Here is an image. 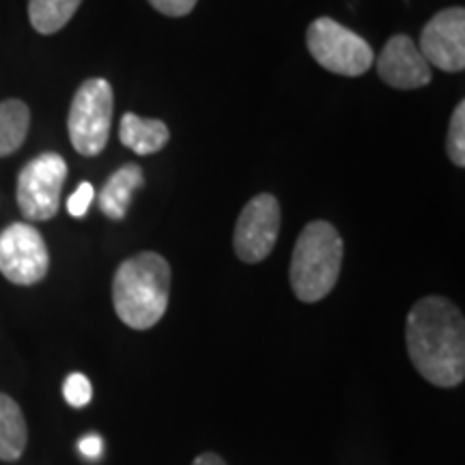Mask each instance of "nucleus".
Listing matches in <instances>:
<instances>
[{"label":"nucleus","instance_id":"nucleus-1","mask_svg":"<svg viewBox=\"0 0 465 465\" xmlns=\"http://www.w3.org/2000/svg\"><path fill=\"white\" fill-rule=\"evenodd\" d=\"M407 351L424 380L455 388L465 380V322L461 311L440 295L418 300L407 315Z\"/></svg>","mask_w":465,"mask_h":465},{"label":"nucleus","instance_id":"nucleus-2","mask_svg":"<svg viewBox=\"0 0 465 465\" xmlns=\"http://www.w3.org/2000/svg\"><path fill=\"white\" fill-rule=\"evenodd\" d=\"M171 265L158 252H141L119 265L113 278L116 317L132 330H149L164 317Z\"/></svg>","mask_w":465,"mask_h":465},{"label":"nucleus","instance_id":"nucleus-3","mask_svg":"<svg viewBox=\"0 0 465 465\" xmlns=\"http://www.w3.org/2000/svg\"><path fill=\"white\" fill-rule=\"evenodd\" d=\"M342 265V240L330 223L317 220L300 232L291 259V287L295 298L312 304L336 287Z\"/></svg>","mask_w":465,"mask_h":465},{"label":"nucleus","instance_id":"nucleus-4","mask_svg":"<svg viewBox=\"0 0 465 465\" xmlns=\"http://www.w3.org/2000/svg\"><path fill=\"white\" fill-rule=\"evenodd\" d=\"M114 95L104 78H89L75 91L67 116L69 141L84 158H95L106 149L113 125Z\"/></svg>","mask_w":465,"mask_h":465},{"label":"nucleus","instance_id":"nucleus-5","mask_svg":"<svg viewBox=\"0 0 465 465\" xmlns=\"http://www.w3.org/2000/svg\"><path fill=\"white\" fill-rule=\"evenodd\" d=\"M308 50L319 65L339 75H362L375 61L373 48L332 17H317L306 33Z\"/></svg>","mask_w":465,"mask_h":465},{"label":"nucleus","instance_id":"nucleus-6","mask_svg":"<svg viewBox=\"0 0 465 465\" xmlns=\"http://www.w3.org/2000/svg\"><path fill=\"white\" fill-rule=\"evenodd\" d=\"M67 179V162L58 153L33 158L17 174V205L33 223L52 220L58 212L61 192Z\"/></svg>","mask_w":465,"mask_h":465},{"label":"nucleus","instance_id":"nucleus-7","mask_svg":"<svg viewBox=\"0 0 465 465\" xmlns=\"http://www.w3.org/2000/svg\"><path fill=\"white\" fill-rule=\"evenodd\" d=\"M50 254L42 232L26 223L9 224L0 232V274L20 287L42 282Z\"/></svg>","mask_w":465,"mask_h":465},{"label":"nucleus","instance_id":"nucleus-8","mask_svg":"<svg viewBox=\"0 0 465 465\" xmlns=\"http://www.w3.org/2000/svg\"><path fill=\"white\" fill-rule=\"evenodd\" d=\"M281 232V205L276 196L259 194L248 201L237 220L232 246L243 263H261L272 254Z\"/></svg>","mask_w":465,"mask_h":465},{"label":"nucleus","instance_id":"nucleus-9","mask_svg":"<svg viewBox=\"0 0 465 465\" xmlns=\"http://www.w3.org/2000/svg\"><path fill=\"white\" fill-rule=\"evenodd\" d=\"M420 54L429 65L457 74L465 69V11L449 7L435 14L420 35Z\"/></svg>","mask_w":465,"mask_h":465},{"label":"nucleus","instance_id":"nucleus-10","mask_svg":"<svg viewBox=\"0 0 465 465\" xmlns=\"http://www.w3.org/2000/svg\"><path fill=\"white\" fill-rule=\"evenodd\" d=\"M377 74L392 89L411 91L431 83V65L407 35H394L377 58Z\"/></svg>","mask_w":465,"mask_h":465},{"label":"nucleus","instance_id":"nucleus-11","mask_svg":"<svg viewBox=\"0 0 465 465\" xmlns=\"http://www.w3.org/2000/svg\"><path fill=\"white\" fill-rule=\"evenodd\" d=\"M144 173L138 164H125L119 171H114L104 183V188L97 196L100 209L113 220H124L127 207L132 205V196L138 188H143Z\"/></svg>","mask_w":465,"mask_h":465},{"label":"nucleus","instance_id":"nucleus-12","mask_svg":"<svg viewBox=\"0 0 465 465\" xmlns=\"http://www.w3.org/2000/svg\"><path fill=\"white\" fill-rule=\"evenodd\" d=\"M119 138L136 155H151L166 147L171 132H168V125L164 121L143 119V116L127 113L121 119Z\"/></svg>","mask_w":465,"mask_h":465},{"label":"nucleus","instance_id":"nucleus-13","mask_svg":"<svg viewBox=\"0 0 465 465\" xmlns=\"http://www.w3.org/2000/svg\"><path fill=\"white\" fill-rule=\"evenodd\" d=\"M28 429L20 405L0 392V461H17L26 450Z\"/></svg>","mask_w":465,"mask_h":465},{"label":"nucleus","instance_id":"nucleus-14","mask_svg":"<svg viewBox=\"0 0 465 465\" xmlns=\"http://www.w3.org/2000/svg\"><path fill=\"white\" fill-rule=\"evenodd\" d=\"M31 110L20 100L0 102V158L15 153L26 141Z\"/></svg>","mask_w":465,"mask_h":465},{"label":"nucleus","instance_id":"nucleus-15","mask_svg":"<svg viewBox=\"0 0 465 465\" xmlns=\"http://www.w3.org/2000/svg\"><path fill=\"white\" fill-rule=\"evenodd\" d=\"M83 0H28V17L37 33L54 35L67 26Z\"/></svg>","mask_w":465,"mask_h":465},{"label":"nucleus","instance_id":"nucleus-16","mask_svg":"<svg viewBox=\"0 0 465 465\" xmlns=\"http://www.w3.org/2000/svg\"><path fill=\"white\" fill-rule=\"evenodd\" d=\"M446 149H449V158L452 160V164L463 168L465 166V102H459L455 113H452Z\"/></svg>","mask_w":465,"mask_h":465},{"label":"nucleus","instance_id":"nucleus-17","mask_svg":"<svg viewBox=\"0 0 465 465\" xmlns=\"http://www.w3.org/2000/svg\"><path fill=\"white\" fill-rule=\"evenodd\" d=\"M63 394H65V401L72 407L89 405L91 397H93L91 381L86 380L83 373H72L65 380V386H63Z\"/></svg>","mask_w":465,"mask_h":465},{"label":"nucleus","instance_id":"nucleus-18","mask_svg":"<svg viewBox=\"0 0 465 465\" xmlns=\"http://www.w3.org/2000/svg\"><path fill=\"white\" fill-rule=\"evenodd\" d=\"M93 199H95V190H93V185L89 182H83L78 185V190L69 196L67 212L72 213L74 218H84L86 212H89Z\"/></svg>","mask_w":465,"mask_h":465},{"label":"nucleus","instance_id":"nucleus-19","mask_svg":"<svg viewBox=\"0 0 465 465\" xmlns=\"http://www.w3.org/2000/svg\"><path fill=\"white\" fill-rule=\"evenodd\" d=\"M199 0H149V5L162 15L168 17H183L196 7Z\"/></svg>","mask_w":465,"mask_h":465},{"label":"nucleus","instance_id":"nucleus-20","mask_svg":"<svg viewBox=\"0 0 465 465\" xmlns=\"http://www.w3.org/2000/svg\"><path fill=\"white\" fill-rule=\"evenodd\" d=\"M78 450L86 459H97L102 455V438L100 435H86V438L78 441Z\"/></svg>","mask_w":465,"mask_h":465},{"label":"nucleus","instance_id":"nucleus-21","mask_svg":"<svg viewBox=\"0 0 465 465\" xmlns=\"http://www.w3.org/2000/svg\"><path fill=\"white\" fill-rule=\"evenodd\" d=\"M192 465H226L223 457H218L216 452H205V455L196 457Z\"/></svg>","mask_w":465,"mask_h":465}]
</instances>
